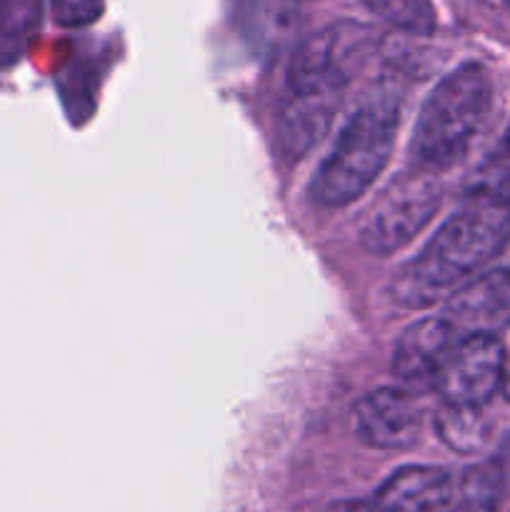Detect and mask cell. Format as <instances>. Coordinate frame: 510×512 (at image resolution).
<instances>
[{
	"label": "cell",
	"instance_id": "5",
	"mask_svg": "<svg viewBox=\"0 0 510 512\" xmlns=\"http://www.w3.org/2000/svg\"><path fill=\"white\" fill-rule=\"evenodd\" d=\"M440 200L443 190L433 170L415 168L400 173L360 220L358 240L363 250L380 258L403 250L435 218Z\"/></svg>",
	"mask_w": 510,
	"mask_h": 512
},
{
	"label": "cell",
	"instance_id": "7",
	"mask_svg": "<svg viewBox=\"0 0 510 512\" xmlns=\"http://www.w3.org/2000/svg\"><path fill=\"white\" fill-rule=\"evenodd\" d=\"M355 438L373 450H410L420 443L425 410L413 390L378 388L353 408Z\"/></svg>",
	"mask_w": 510,
	"mask_h": 512
},
{
	"label": "cell",
	"instance_id": "10",
	"mask_svg": "<svg viewBox=\"0 0 510 512\" xmlns=\"http://www.w3.org/2000/svg\"><path fill=\"white\" fill-rule=\"evenodd\" d=\"M370 508L373 512H453V478L435 465H405L380 485Z\"/></svg>",
	"mask_w": 510,
	"mask_h": 512
},
{
	"label": "cell",
	"instance_id": "21",
	"mask_svg": "<svg viewBox=\"0 0 510 512\" xmlns=\"http://www.w3.org/2000/svg\"><path fill=\"white\" fill-rule=\"evenodd\" d=\"M505 5H508V8H510V0H505Z\"/></svg>",
	"mask_w": 510,
	"mask_h": 512
},
{
	"label": "cell",
	"instance_id": "13",
	"mask_svg": "<svg viewBox=\"0 0 510 512\" xmlns=\"http://www.w3.org/2000/svg\"><path fill=\"white\" fill-rule=\"evenodd\" d=\"M435 433L453 453L475 455L488 443L490 425L483 408L443 403L435 413Z\"/></svg>",
	"mask_w": 510,
	"mask_h": 512
},
{
	"label": "cell",
	"instance_id": "20",
	"mask_svg": "<svg viewBox=\"0 0 510 512\" xmlns=\"http://www.w3.org/2000/svg\"><path fill=\"white\" fill-rule=\"evenodd\" d=\"M503 145H505V153L510 155V120H508V128H505V138H503Z\"/></svg>",
	"mask_w": 510,
	"mask_h": 512
},
{
	"label": "cell",
	"instance_id": "6",
	"mask_svg": "<svg viewBox=\"0 0 510 512\" xmlns=\"http://www.w3.org/2000/svg\"><path fill=\"white\" fill-rule=\"evenodd\" d=\"M508 383V355L498 335H468L455 343L435 390L450 405L485 408Z\"/></svg>",
	"mask_w": 510,
	"mask_h": 512
},
{
	"label": "cell",
	"instance_id": "11",
	"mask_svg": "<svg viewBox=\"0 0 510 512\" xmlns=\"http://www.w3.org/2000/svg\"><path fill=\"white\" fill-rule=\"evenodd\" d=\"M335 95H293L288 93L278 118V148L285 158L300 160L320 143L333 125L335 113L340 108Z\"/></svg>",
	"mask_w": 510,
	"mask_h": 512
},
{
	"label": "cell",
	"instance_id": "19",
	"mask_svg": "<svg viewBox=\"0 0 510 512\" xmlns=\"http://www.w3.org/2000/svg\"><path fill=\"white\" fill-rule=\"evenodd\" d=\"M325 512H373V508H370V500L368 503L365 500H343V503L330 505Z\"/></svg>",
	"mask_w": 510,
	"mask_h": 512
},
{
	"label": "cell",
	"instance_id": "15",
	"mask_svg": "<svg viewBox=\"0 0 510 512\" xmlns=\"http://www.w3.org/2000/svg\"><path fill=\"white\" fill-rule=\"evenodd\" d=\"M370 13L410 35H433L438 15L430 0H363Z\"/></svg>",
	"mask_w": 510,
	"mask_h": 512
},
{
	"label": "cell",
	"instance_id": "17",
	"mask_svg": "<svg viewBox=\"0 0 510 512\" xmlns=\"http://www.w3.org/2000/svg\"><path fill=\"white\" fill-rule=\"evenodd\" d=\"M470 198L490 200V203L510 210V165H493V168L485 170Z\"/></svg>",
	"mask_w": 510,
	"mask_h": 512
},
{
	"label": "cell",
	"instance_id": "9",
	"mask_svg": "<svg viewBox=\"0 0 510 512\" xmlns=\"http://www.w3.org/2000/svg\"><path fill=\"white\" fill-rule=\"evenodd\" d=\"M453 325L438 318H423L403 330L393 350V375L410 390L435 388L438 375L458 343Z\"/></svg>",
	"mask_w": 510,
	"mask_h": 512
},
{
	"label": "cell",
	"instance_id": "1",
	"mask_svg": "<svg viewBox=\"0 0 510 512\" xmlns=\"http://www.w3.org/2000/svg\"><path fill=\"white\" fill-rule=\"evenodd\" d=\"M510 243V210L473 198L445 220L423 250L390 278V298L400 308L423 310L448 298L460 283L493 263Z\"/></svg>",
	"mask_w": 510,
	"mask_h": 512
},
{
	"label": "cell",
	"instance_id": "18",
	"mask_svg": "<svg viewBox=\"0 0 510 512\" xmlns=\"http://www.w3.org/2000/svg\"><path fill=\"white\" fill-rule=\"evenodd\" d=\"M493 460H495V465H498L500 475H503L505 490H508V495H510V435L503 440V443H500L498 453H495Z\"/></svg>",
	"mask_w": 510,
	"mask_h": 512
},
{
	"label": "cell",
	"instance_id": "12",
	"mask_svg": "<svg viewBox=\"0 0 510 512\" xmlns=\"http://www.w3.org/2000/svg\"><path fill=\"white\" fill-rule=\"evenodd\" d=\"M43 20V0H0V70L13 68L33 43Z\"/></svg>",
	"mask_w": 510,
	"mask_h": 512
},
{
	"label": "cell",
	"instance_id": "4",
	"mask_svg": "<svg viewBox=\"0 0 510 512\" xmlns=\"http://www.w3.org/2000/svg\"><path fill=\"white\" fill-rule=\"evenodd\" d=\"M378 33L355 20L325 25L298 45L288 68V93L335 95L343 98L350 80L378 50Z\"/></svg>",
	"mask_w": 510,
	"mask_h": 512
},
{
	"label": "cell",
	"instance_id": "8",
	"mask_svg": "<svg viewBox=\"0 0 510 512\" xmlns=\"http://www.w3.org/2000/svg\"><path fill=\"white\" fill-rule=\"evenodd\" d=\"M443 318L458 338L503 333L510 325V270H488L460 283L445 300Z\"/></svg>",
	"mask_w": 510,
	"mask_h": 512
},
{
	"label": "cell",
	"instance_id": "16",
	"mask_svg": "<svg viewBox=\"0 0 510 512\" xmlns=\"http://www.w3.org/2000/svg\"><path fill=\"white\" fill-rule=\"evenodd\" d=\"M50 10L63 28H85L103 15L105 0H50Z\"/></svg>",
	"mask_w": 510,
	"mask_h": 512
},
{
	"label": "cell",
	"instance_id": "2",
	"mask_svg": "<svg viewBox=\"0 0 510 512\" xmlns=\"http://www.w3.org/2000/svg\"><path fill=\"white\" fill-rule=\"evenodd\" d=\"M400 108L393 95L365 100L320 160L310 183V198L320 208H345L370 190L395 148Z\"/></svg>",
	"mask_w": 510,
	"mask_h": 512
},
{
	"label": "cell",
	"instance_id": "3",
	"mask_svg": "<svg viewBox=\"0 0 510 512\" xmlns=\"http://www.w3.org/2000/svg\"><path fill=\"white\" fill-rule=\"evenodd\" d=\"M493 108V78L480 63H465L445 75L420 108L410 155L425 170H440L465 155Z\"/></svg>",
	"mask_w": 510,
	"mask_h": 512
},
{
	"label": "cell",
	"instance_id": "14",
	"mask_svg": "<svg viewBox=\"0 0 510 512\" xmlns=\"http://www.w3.org/2000/svg\"><path fill=\"white\" fill-rule=\"evenodd\" d=\"M508 495L495 460L470 465L458 483L460 512H498L500 503Z\"/></svg>",
	"mask_w": 510,
	"mask_h": 512
}]
</instances>
